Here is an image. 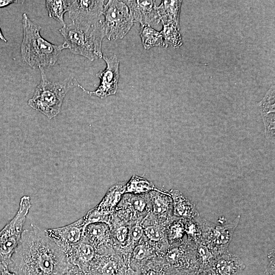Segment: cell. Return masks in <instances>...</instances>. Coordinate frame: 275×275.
<instances>
[{"instance_id": "obj_37", "label": "cell", "mask_w": 275, "mask_h": 275, "mask_svg": "<svg viewBox=\"0 0 275 275\" xmlns=\"http://www.w3.org/2000/svg\"><path fill=\"white\" fill-rule=\"evenodd\" d=\"M0 39H1L2 40H3V41H4L5 42H7V39L3 36V33L2 32L1 28H0Z\"/></svg>"}, {"instance_id": "obj_5", "label": "cell", "mask_w": 275, "mask_h": 275, "mask_svg": "<svg viewBox=\"0 0 275 275\" xmlns=\"http://www.w3.org/2000/svg\"><path fill=\"white\" fill-rule=\"evenodd\" d=\"M31 206L30 197L23 196L16 213L0 231V271L9 269L11 257L20 240Z\"/></svg>"}, {"instance_id": "obj_20", "label": "cell", "mask_w": 275, "mask_h": 275, "mask_svg": "<svg viewBox=\"0 0 275 275\" xmlns=\"http://www.w3.org/2000/svg\"><path fill=\"white\" fill-rule=\"evenodd\" d=\"M107 234V224L95 223L89 224L86 227L84 237L95 248L97 252L105 242Z\"/></svg>"}, {"instance_id": "obj_6", "label": "cell", "mask_w": 275, "mask_h": 275, "mask_svg": "<svg viewBox=\"0 0 275 275\" xmlns=\"http://www.w3.org/2000/svg\"><path fill=\"white\" fill-rule=\"evenodd\" d=\"M103 15L104 34L111 41L124 38L133 25L128 8L122 1H108L104 4Z\"/></svg>"}, {"instance_id": "obj_10", "label": "cell", "mask_w": 275, "mask_h": 275, "mask_svg": "<svg viewBox=\"0 0 275 275\" xmlns=\"http://www.w3.org/2000/svg\"><path fill=\"white\" fill-rule=\"evenodd\" d=\"M68 12L72 23L91 25L100 21L104 1H67Z\"/></svg>"}, {"instance_id": "obj_16", "label": "cell", "mask_w": 275, "mask_h": 275, "mask_svg": "<svg viewBox=\"0 0 275 275\" xmlns=\"http://www.w3.org/2000/svg\"><path fill=\"white\" fill-rule=\"evenodd\" d=\"M274 85H272L260 102L259 105L263 119L266 139L274 142Z\"/></svg>"}, {"instance_id": "obj_30", "label": "cell", "mask_w": 275, "mask_h": 275, "mask_svg": "<svg viewBox=\"0 0 275 275\" xmlns=\"http://www.w3.org/2000/svg\"><path fill=\"white\" fill-rule=\"evenodd\" d=\"M143 233V228L139 224L133 226L130 232L132 239L135 241H139L141 238Z\"/></svg>"}, {"instance_id": "obj_13", "label": "cell", "mask_w": 275, "mask_h": 275, "mask_svg": "<svg viewBox=\"0 0 275 275\" xmlns=\"http://www.w3.org/2000/svg\"><path fill=\"white\" fill-rule=\"evenodd\" d=\"M245 267L241 258L228 250L216 256L209 270L215 275H240Z\"/></svg>"}, {"instance_id": "obj_2", "label": "cell", "mask_w": 275, "mask_h": 275, "mask_svg": "<svg viewBox=\"0 0 275 275\" xmlns=\"http://www.w3.org/2000/svg\"><path fill=\"white\" fill-rule=\"evenodd\" d=\"M23 38L20 52L23 60L33 68H43L55 64L65 43L53 44L40 35L41 26L33 22L26 13L22 15Z\"/></svg>"}, {"instance_id": "obj_15", "label": "cell", "mask_w": 275, "mask_h": 275, "mask_svg": "<svg viewBox=\"0 0 275 275\" xmlns=\"http://www.w3.org/2000/svg\"><path fill=\"white\" fill-rule=\"evenodd\" d=\"M127 269L125 264L118 258L97 254L87 271L95 275H125Z\"/></svg>"}, {"instance_id": "obj_35", "label": "cell", "mask_w": 275, "mask_h": 275, "mask_svg": "<svg viewBox=\"0 0 275 275\" xmlns=\"http://www.w3.org/2000/svg\"><path fill=\"white\" fill-rule=\"evenodd\" d=\"M125 275H141L138 271L133 270L130 267L127 268Z\"/></svg>"}, {"instance_id": "obj_29", "label": "cell", "mask_w": 275, "mask_h": 275, "mask_svg": "<svg viewBox=\"0 0 275 275\" xmlns=\"http://www.w3.org/2000/svg\"><path fill=\"white\" fill-rule=\"evenodd\" d=\"M129 232V230L126 226H122L118 227L115 233L117 240L120 243L125 242L128 238Z\"/></svg>"}, {"instance_id": "obj_34", "label": "cell", "mask_w": 275, "mask_h": 275, "mask_svg": "<svg viewBox=\"0 0 275 275\" xmlns=\"http://www.w3.org/2000/svg\"><path fill=\"white\" fill-rule=\"evenodd\" d=\"M196 275H215L210 270L198 271Z\"/></svg>"}, {"instance_id": "obj_9", "label": "cell", "mask_w": 275, "mask_h": 275, "mask_svg": "<svg viewBox=\"0 0 275 275\" xmlns=\"http://www.w3.org/2000/svg\"><path fill=\"white\" fill-rule=\"evenodd\" d=\"M106 64L104 70L99 71L96 76L100 79V82L96 90L89 91L81 85L79 87L88 95L96 96L100 98L116 94L120 76V61L116 55H104L102 57Z\"/></svg>"}, {"instance_id": "obj_33", "label": "cell", "mask_w": 275, "mask_h": 275, "mask_svg": "<svg viewBox=\"0 0 275 275\" xmlns=\"http://www.w3.org/2000/svg\"><path fill=\"white\" fill-rule=\"evenodd\" d=\"M17 1H11V0H0V8L6 7L9 5L17 2Z\"/></svg>"}, {"instance_id": "obj_7", "label": "cell", "mask_w": 275, "mask_h": 275, "mask_svg": "<svg viewBox=\"0 0 275 275\" xmlns=\"http://www.w3.org/2000/svg\"><path fill=\"white\" fill-rule=\"evenodd\" d=\"M240 219L238 215L228 224H215L200 217L202 228V240L217 256L229 250L234 231Z\"/></svg>"}, {"instance_id": "obj_19", "label": "cell", "mask_w": 275, "mask_h": 275, "mask_svg": "<svg viewBox=\"0 0 275 275\" xmlns=\"http://www.w3.org/2000/svg\"><path fill=\"white\" fill-rule=\"evenodd\" d=\"M126 183L125 182H119L111 186L94 209L99 213L107 215L113 211L125 194Z\"/></svg>"}, {"instance_id": "obj_11", "label": "cell", "mask_w": 275, "mask_h": 275, "mask_svg": "<svg viewBox=\"0 0 275 275\" xmlns=\"http://www.w3.org/2000/svg\"><path fill=\"white\" fill-rule=\"evenodd\" d=\"M87 225L85 215L74 222L59 228L45 229L47 235L60 247L72 245L84 237Z\"/></svg>"}, {"instance_id": "obj_31", "label": "cell", "mask_w": 275, "mask_h": 275, "mask_svg": "<svg viewBox=\"0 0 275 275\" xmlns=\"http://www.w3.org/2000/svg\"><path fill=\"white\" fill-rule=\"evenodd\" d=\"M63 275H95L88 271L82 270L76 266L70 264L67 271Z\"/></svg>"}, {"instance_id": "obj_12", "label": "cell", "mask_w": 275, "mask_h": 275, "mask_svg": "<svg viewBox=\"0 0 275 275\" xmlns=\"http://www.w3.org/2000/svg\"><path fill=\"white\" fill-rule=\"evenodd\" d=\"M134 22L149 26L159 22L155 1H122Z\"/></svg>"}, {"instance_id": "obj_21", "label": "cell", "mask_w": 275, "mask_h": 275, "mask_svg": "<svg viewBox=\"0 0 275 275\" xmlns=\"http://www.w3.org/2000/svg\"><path fill=\"white\" fill-rule=\"evenodd\" d=\"M140 35L145 49H149L155 46L167 47L161 32L151 26L141 24Z\"/></svg>"}, {"instance_id": "obj_26", "label": "cell", "mask_w": 275, "mask_h": 275, "mask_svg": "<svg viewBox=\"0 0 275 275\" xmlns=\"http://www.w3.org/2000/svg\"><path fill=\"white\" fill-rule=\"evenodd\" d=\"M45 4L49 16L59 22L62 26L65 25L64 15L68 12L67 1L47 0Z\"/></svg>"}, {"instance_id": "obj_23", "label": "cell", "mask_w": 275, "mask_h": 275, "mask_svg": "<svg viewBox=\"0 0 275 275\" xmlns=\"http://www.w3.org/2000/svg\"><path fill=\"white\" fill-rule=\"evenodd\" d=\"M195 250L199 271L209 270L216 257L215 255L202 241L196 243Z\"/></svg>"}, {"instance_id": "obj_8", "label": "cell", "mask_w": 275, "mask_h": 275, "mask_svg": "<svg viewBox=\"0 0 275 275\" xmlns=\"http://www.w3.org/2000/svg\"><path fill=\"white\" fill-rule=\"evenodd\" d=\"M195 244L185 238L180 242L169 245L163 257V262L170 269L198 271Z\"/></svg>"}, {"instance_id": "obj_17", "label": "cell", "mask_w": 275, "mask_h": 275, "mask_svg": "<svg viewBox=\"0 0 275 275\" xmlns=\"http://www.w3.org/2000/svg\"><path fill=\"white\" fill-rule=\"evenodd\" d=\"M173 201V215L183 219H195L200 216L196 205L178 190L169 193Z\"/></svg>"}, {"instance_id": "obj_4", "label": "cell", "mask_w": 275, "mask_h": 275, "mask_svg": "<svg viewBox=\"0 0 275 275\" xmlns=\"http://www.w3.org/2000/svg\"><path fill=\"white\" fill-rule=\"evenodd\" d=\"M40 69V83L36 87L33 97L28 100V104L51 119L60 112L63 100L68 92L75 87H78L79 84L72 77L62 82L49 81L43 68Z\"/></svg>"}, {"instance_id": "obj_3", "label": "cell", "mask_w": 275, "mask_h": 275, "mask_svg": "<svg viewBox=\"0 0 275 275\" xmlns=\"http://www.w3.org/2000/svg\"><path fill=\"white\" fill-rule=\"evenodd\" d=\"M68 48L74 54L82 56L90 61L102 58V42L105 36L103 21L101 20L91 25L71 23L59 29Z\"/></svg>"}, {"instance_id": "obj_1", "label": "cell", "mask_w": 275, "mask_h": 275, "mask_svg": "<svg viewBox=\"0 0 275 275\" xmlns=\"http://www.w3.org/2000/svg\"><path fill=\"white\" fill-rule=\"evenodd\" d=\"M70 266L57 243L44 230L31 224L22 232L9 269L17 275H63Z\"/></svg>"}, {"instance_id": "obj_14", "label": "cell", "mask_w": 275, "mask_h": 275, "mask_svg": "<svg viewBox=\"0 0 275 275\" xmlns=\"http://www.w3.org/2000/svg\"><path fill=\"white\" fill-rule=\"evenodd\" d=\"M149 195L153 212L157 216V222L167 227L174 218L171 195L162 190L151 191Z\"/></svg>"}, {"instance_id": "obj_24", "label": "cell", "mask_w": 275, "mask_h": 275, "mask_svg": "<svg viewBox=\"0 0 275 275\" xmlns=\"http://www.w3.org/2000/svg\"><path fill=\"white\" fill-rule=\"evenodd\" d=\"M185 219L174 216L166 229L167 238L169 245L182 241L186 238L184 227Z\"/></svg>"}, {"instance_id": "obj_22", "label": "cell", "mask_w": 275, "mask_h": 275, "mask_svg": "<svg viewBox=\"0 0 275 275\" xmlns=\"http://www.w3.org/2000/svg\"><path fill=\"white\" fill-rule=\"evenodd\" d=\"M151 191L161 190L157 188L152 182L134 175L126 183L125 194L140 195L149 193Z\"/></svg>"}, {"instance_id": "obj_27", "label": "cell", "mask_w": 275, "mask_h": 275, "mask_svg": "<svg viewBox=\"0 0 275 275\" xmlns=\"http://www.w3.org/2000/svg\"><path fill=\"white\" fill-rule=\"evenodd\" d=\"M163 27L160 31L168 47L169 45L174 48H178L183 44L182 37L179 32L180 29L173 24H162Z\"/></svg>"}, {"instance_id": "obj_36", "label": "cell", "mask_w": 275, "mask_h": 275, "mask_svg": "<svg viewBox=\"0 0 275 275\" xmlns=\"http://www.w3.org/2000/svg\"><path fill=\"white\" fill-rule=\"evenodd\" d=\"M1 275H17L14 272L10 271L9 269L1 270Z\"/></svg>"}, {"instance_id": "obj_28", "label": "cell", "mask_w": 275, "mask_h": 275, "mask_svg": "<svg viewBox=\"0 0 275 275\" xmlns=\"http://www.w3.org/2000/svg\"><path fill=\"white\" fill-rule=\"evenodd\" d=\"M200 217V216L191 219H185L184 227L186 240L195 244L202 240Z\"/></svg>"}, {"instance_id": "obj_25", "label": "cell", "mask_w": 275, "mask_h": 275, "mask_svg": "<svg viewBox=\"0 0 275 275\" xmlns=\"http://www.w3.org/2000/svg\"><path fill=\"white\" fill-rule=\"evenodd\" d=\"M136 271L141 275H170L171 269L163 259L157 258L148 261Z\"/></svg>"}, {"instance_id": "obj_32", "label": "cell", "mask_w": 275, "mask_h": 275, "mask_svg": "<svg viewBox=\"0 0 275 275\" xmlns=\"http://www.w3.org/2000/svg\"><path fill=\"white\" fill-rule=\"evenodd\" d=\"M197 271L186 270L171 269L170 275H196Z\"/></svg>"}, {"instance_id": "obj_18", "label": "cell", "mask_w": 275, "mask_h": 275, "mask_svg": "<svg viewBox=\"0 0 275 275\" xmlns=\"http://www.w3.org/2000/svg\"><path fill=\"white\" fill-rule=\"evenodd\" d=\"M182 1H162L156 9L159 22L173 24L180 29L179 16Z\"/></svg>"}]
</instances>
